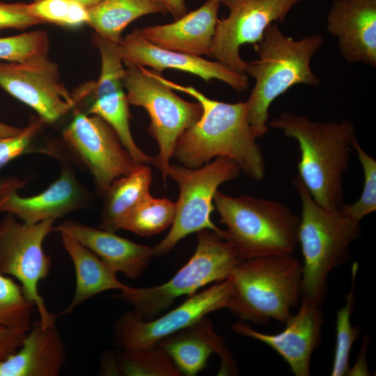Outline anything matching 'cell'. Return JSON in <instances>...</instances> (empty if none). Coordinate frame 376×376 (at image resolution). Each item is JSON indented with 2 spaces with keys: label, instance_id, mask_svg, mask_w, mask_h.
Wrapping results in <instances>:
<instances>
[{
  "label": "cell",
  "instance_id": "cell-9",
  "mask_svg": "<svg viewBox=\"0 0 376 376\" xmlns=\"http://www.w3.org/2000/svg\"><path fill=\"white\" fill-rule=\"evenodd\" d=\"M238 164L227 157H217L205 165L189 169L170 164L168 178L178 185L180 195L175 203V216L171 228L157 245L152 247L154 257L169 252L181 240L198 231L208 229L224 234L211 220L214 198L218 187L240 174Z\"/></svg>",
  "mask_w": 376,
  "mask_h": 376
},
{
  "label": "cell",
  "instance_id": "cell-33",
  "mask_svg": "<svg viewBox=\"0 0 376 376\" xmlns=\"http://www.w3.org/2000/svg\"><path fill=\"white\" fill-rule=\"evenodd\" d=\"M353 150L363 171L364 182L359 198L352 204H343L340 210L356 221L376 210V161L361 148L357 139L353 142Z\"/></svg>",
  "mask_w": 376,
  "mask_h": 376
},
{
  "label": "cell",
  "instance_id": "cell-17",
  "mask_svg": "<svg viewBox=\"0 0 376 376\" xmlns=\"http://www.w3.org/2000/svg\"><path fill=\"white\" fill-rule=\"evenodd\" d=\"M123 64L126 66L150 67L162 72L173 69L195 75L205 81L213 79L228 84L237 92L247 89L249 79L246 73L236 72L216 61L189 55L157 47L144 39L139 28H134L118 43Z\"/></svg>",
  "mask_w": 376,
  "mask_h": 376
},
{
  "label": "cell",
  "instance_id": "cell-23",
  "mask_svg": "<svg viewBox=\"0 0 376 376\" xmlns=\"http://www.w3.org/2000/svg\"><path fill=\"white\" fill-rule=\"evenodd\" d=\"M67 358L56 324L43 327L32 322L17 351L0 360V376H57Z\"/></svg>",
  "mask_w": 376,
  "mask_h": 376
},
{
  "label": "cell",
  "instance_id": "cell-29",
  "mask_svg": "<svg viewBox=\"0 0 376 376\" xmlns=\"http://www.w3.org/2000/svg\"><path fill=\"white\" fill-rule=\"evenodd\" d=\"M358 263H354L352 269V284L346 295L345 303L337 311L336 329V347L331 370V376L347 375L350 366V355L352 345L358 338L361 329L353 326L351 315L355 305L354 283L358 272Z\"/></svg>",
  "mask_w": 376,
  "mask_h": 376
},
{
  "label": "cell",
  "instance_id": "cell-2",
  "mask_svg": "<svg viewBox=\"0 0 376 376\" xmlns=\"http://www.w3.org/2000/svg\"><path fill=\"white\" fill-rule=\"evenodd\" d=\"M268 127L297 141L298 176L314 201L327 210H340L344 204L343 178L357 139L353 123L347 120L315 121L284 111L269 121Z\"/></svg>",
  "mask_w": 376,
  "mask_h": 376
},
{
  "label": "cell",
  "instance_id": "cell-11",
  "mask_svg": "<svg viewBox=\"0 0 376 376\" xmlns=\"http://www.w3.org/2000/svg\"><path fill=\"white\" fill-rule=\"evenodd\" d=\"M232 292L229 277L196 292L177 308L158 318L143 320L134 311L122 315L114 324V338L122 351L156 345L164 338L199 322L210 313L227 308Z\"/></svg>",
  "mask_w": 376,
  "mask_h": 376
},
{
  "label": "cell",
  "instance_id": "cell-19",
  "mask_svg": "<svg viewBox=\"0 0 376 376\" xmlns=\"http://www.w3.org/2000/svg\"><path fill=\"white\" fill-rule=\"evenodd\" d=\"M327 21L347 62L376 66V0H334Z\"/></svg>",
  "mask_w": 376,
  "mask_h": 376
},
{
  "label": "cell",
  "instance_id": "cell-40",
  "mask_svg": "<svg viewBox=\"0 0 376 376\" xmlns=\"http://www.w3.org/2000/svg\"><path fill=\"white\" fill-rule=\"evenodd\" d=\"M22 128L7 125L0 121V137L10 136L19 133Z\"/></svg>",
  "mask_w": 376,
  "mask_h": 376
},
{
  "label": "cell",
  "instance_id": "cell-16",
  "mask_svg": "<svg viewBox=\"0 0 376 376\" xmlns=\"http://www.w3.org/2000/svg\"><path fill=\"white\" fill-rule=\"evenodd\" d=\"M324 323L320 306L301 299L298 311L292 313L285 322V329L278 334L258 331L242 321L231 326L236 334L257 340L273 349L295 376H308L312 355L321 340Z\"/></svg>",
  "mask_w": 376,
  "mask_h": 376
},
{
  "label": "cell",
  "instance_id": "cell-30",
  "mask_svg": "<svg viewBox=\"0 0 376 376\" xmlns=\"http://www.w3.org/2000/svg\"><path fill=\"white\" fill-rule=\"evenodd\" d=\"M34 307L20 284L0 273V325L28 331Z\"/></svg>",
  "mask_w": 376,
  "mask_h": 376
},
{
  "label": "cell",
  "instance_id": "cell-27",
  "mask_svg": "<svg viewBox=\"0 0 376 376\" xmlns=\"http://www.w3.org/2000/svg\"><path fill=\"white\" fill-rule=\"evenodd\" d=\"M175 216V203L169 198L147 196L121 222L120 230L141 236L163 232L172 225Z\"/></svg>",
  "mask_w": 376,
  "mask_h": 376
},
{
  "label": "cell",
  "instance_id": "cell-6",
  "mask_svg": "<svg viewBox=\"0 0 376 376\" xmlns=\"http://www.w3.org/2000/svg\"><path fill=\"white\" fill-rule=\"evenodd\" d=\"M214 205L240 260L292 254L298 245L300 217L282 202L217 191Z\"/></svg>",
  "mask_w": 376,
  "mask_h": 376
},
{
  "label": "cell",
  "instance_id": "cell-1",
  "mask_svg": "<svg viewBox=\"0 0 376 376\" xmlns=\"http://www.w3.org/2000/svg\"><path fill=\"white\" fill-rule=\"evenodd\" d=\"M157 73L163 83L194 97L202 108L200 118L176 143L173 156L180 164L196 169L214 157H227L253 180L264 179L265 159L248 120L246 101L231 104L212 100L191 86L180 85Z\"/></svg>",
  "mask_w": 376,
  "mask_h": 376
},
{
  "label": "cell",
  "instance_id": "cell-34",
  "mask_svg": "<svg viewBox=\"0 0 376 376\" xmlns=\"http://www.w3.org/2000/svg\"><path fill=\"white\" fill-rule=\"evenodd\" d=\"M45 123L39 116L33 117L28 125L15 135L0 137V170L9 162L24 153L36 134Z\"/></svg>",
  "mask_w": 376,
  "mask_h": 376
},
{
  "label": "cell",
  "instance_id": "cell-13",
  "mask_svg": "<svg viewBox=\"0 0 376 376\" xmlns=\"http://www.w3.org/2000/svg\"><path fill=\"white\" fill-rule=\"evenodd\" d=\"M63 137L88 167L97 189L104 195L115 180L137 165L114 130L97 115L76 111Z\"/></svg>",
  "mask_w": 376,
  "mask_h": 376
},
{
  "label": "cell",
  "instance_id": "cell-14",
  "mask_svg": "<svg viewBox=\"0 0 376 376\" xmlns=\"http://www.w3.org/2000/svg\"><path fill=\"white\" fill-rule=\"evenodd\" d=\"M0 87L52 123L77 104L48 56L24 62L0 61Z\"/></svg>",
  "mask_w": 376,
  "mask_h": 376
},
{
  "label": "cell",
  "instance_id": "cell-38",
  "mask_svg": "<svg viewBox=\"0 0 376 376\" xmlns=\"http://www.w3.org/2000/svg\"><path fill=\"white\" fill-rule=\"evenodd\" d=\"M175 20L187 13L185 0H159Z\"/></svg>",
  "mask_w": 376,
  "mask_h": 376
},
{
  "label": "cell",
  "instance_id": "cell-36",
  "mask_svg": "<svg viewBox=\"0 0 376 376\" xmlns=\"http://www.w3.org/2000/svg\"><path fill=\"white\" fill-rule=\"evenodd\" d=\"M27 331L0 325V360L15 353Z\"/></svg>",
  "mask_w": 376,
  "mask_h": 376
},
{
  "label": "cell",
  "instance_id": "cell-24",
  "mask_svg": "<svg viewBox=\"0 0 376 376\" xmlns=\"http://www.w3.org/2000/svg\"><path fill=\"white\" fill-rule=\"evenodd\" d=\"M59 233L63 248L72 261L76 281L71 302L58 317L70 314L79 305L102 292L128 287L117 279L116 272L72 235Z\"/></svg>",
  "mask_w": 376,
  "mask_h": 376
},
{
  "label": "cell",
  "instance_id": "cell-4",
  "mask_svg": "<svg viewBox=\"0 0 376 376\" xmlns=\"http://www.w3.org/2000/svg\"><path fill=\"white\" fill-rule=\"evenodd\" d=\"M302 265L292 254L240 260L229 278L227 308L242 322H285L301 299Z\"/></svg>",
  "mask_w": 376,
  "mask_h": 376
},
{
  "label": "cell",
  "instance_id": "cell-31",
  "mask_svg": "<svg viewBox=\"0 0 376 376\" xmlns=\"http://www.w3.org/2000/svg\"><path fill=\"white\" fill-rule=\"evenodd\" d=\"M28 10L45 23L63 27H78L88 20L87 9L72 0H35L28 3Z\"/></svg>",
  "mask_w": 376,
  "mask_h": 376
},
{
  "label": "cell",
  "instance_id": "cell-35",
  "mask_svg": "<svg viewBox=\"0 0 376 376\" xmlns=\"http://www.w3.org/2000/svg\"><path fill=\"white\" fill-rule=\"evenodd\" d=\"M44 23L40 19L30 14L28 3L0 2V30H22Z\"/></svg>",
  "mask_w": 376,
  "mask_h": 376
},
{
  "label": "cell",
  "instance_id": "cell-5",
  "mask_svg": "<svg viewBox=\"0 0 376 376\" xmlns=\"http://www.w3.org/2000/svg\"><path fill=\"white\" fill-rule=\"evenodd\" d=\"M293 184L301 213L299 243L304 258L301 299L321 306L331 272L350 257L351 244L360 236V222L340 209L329 211L320 206L297 175Z\"/></svg>",
  "mask_w": 376,
  "mask_h": 376
},
{
  "label": "cell",
  "instance_id": "cell-26",
  "mask_svg": "<svg viewBox=\"0 0 376 376\" xmlns=\"http://www.w3.org/2000/svg\"><path fill=\"white\" fill-rule=\"evenodd\" d=\"M87 10V24L97 35L113 43L119 42L123 30L139 17L168 13L159 0H102Z\"/></svg>",
  "mask_w": 376,
  "mask_h": 376
},
{
  "label": "cell",
  "instance_id": "cell-25",
  "mask_svg": "<svg viewBox=\"0 0 376 376\" xmlns=\"http://www.w3.org/2000/svg\"><path fill=\"white\" fill-rule=\"evenodd\" d=\"M152 171L148 164H137L128 174L115 180L105 193L100 228L116 232L123 220L150 194Z\"/></svg>",
  "mask_w": 376,
  "mask_h": 376
},
{
  "label": "cell",
  "instance_id": "cell-41",
  "mask_svg": "<svg viewBox=\"0 0 376 376\" xmlns=\"http://www.w3.org/2000/svg\"><path fill=\"white\" fill-rule=\"evenodd\" d=\"M73 1H75L80 5L83 6L86 9H88L96 4H97L99 2H100L102 0H72Z\"/></svg>",
  "mask_w": 376,
  "mask_h": 376
},
{
  "label": "cell",
  "instance_id": "cell-18",
  "mask_svg": "<svg viewBox=\"0 0 376 376\" xmlns=\"http://www.w3.org/2000/svg\"><path fill=\"white\" fill-rule=\"evenodd\" d=\"M101 70L94 83L92 103L86 113L97 115L116 132L136 164L152 163V157L143 152L133 139L130 127L131 115L123 79L125 68L118 52L113 49L101 52Z\"/></svg>",
  "mask_w": 376,
  "mask_h": 376
},
{
  "label": "cell",
  "instance_id": "cell-7",
  "mask_svg": "<svg viewBox=\"0 0 376 376\" xmlns=\"http://www.w3.org/2000/svg\"><path fill=\"white\" fill-rule=\"evenodd\" d=\"M197 246L189 260L167 282L149 288L128 286L116 297L131 305L143 320L155 318L175 299L190 296L201 288L227 279L240 260L223 234L204 229L196 233Z\"/></svg>",
  "mask_w": 376,
  "mask_h": 376
},
{
  "label": "cell",
  "instance_id": "cell-3",
  "mask_svg": "<svg viewBox=\"0 0 376 376\" xmlns=\"http://www.w3.org/2000/svg\"><path fill=\"white\" fill-rule=\"evenodd\" d=\"M323 44L322 36L318 34L297 40L285 36L274 22L253 45L258 60L247 62L245 72L255 79L246 102L248 120L257 139L269 130V109L276 98L296 84H319V78L311 68V61Z\"/></svg>",
  "mask_w": 376,
  "mask_h": 376
},
{
  "label": "cell",
  "instance_id": "cell-21",
  "mask_svg": "<svg viewBox=\"0 0 376 376\" xmlns=\"http://www.w3.org/2000/svg\"><path fill=\"white\" fill-rule=\"evenodd\" d=\"M221 2L207 0L173 22L139 29L149 42L165 49L189 55L211 57V48L218 22Z\"/></svg>",
  "mask_w": 376,
  "mask_h": 376
},
{
  "label": "cell",
  "instance_id": "cell-12",
  "mask_svg": "<svg viewBox=\"0 0 376 376\" xmlns=\"http://www.w3.org/2000/svg\"><path fill=\"white\" fill-rule=\"evenodd\" d=\"M301 0H224L230 10L218 20L211 57L232 70L246 73L247 62L240 55L244 44L257 43L266 28L279 21L284 23L291 9Z\"/></svg>",
  "mask_w": 376,
  "mask_h": 376
},
{
  "label": "cell",
  "instance_id": "cell-10",
  "mask_svg": "<svg viewBox=\"0 0 376 376\" xmlns=\"http://www.w3.org/2000/svg\"><path fill=\"white\" fill-rule=\"evenodd\" d=\"M54 219L37 224L19 222L8 214L0 223V273L16 279L33 302L43 327L56 324L38 291V284L49 274L52 262L43 249L45 237L53 231Z\"/></svg>",
  "mask_w": 376,
  "mask_h": 376
},
{
  "label": "cell",
  "instance_id": "cell-8",
  "mask_svg": "<svg viewBox=\"0 0 376 376\" xmlns=\"http://www.w3.org/2000/svg\"><path fill=\"white\" fill-rule=\"evenodd\" d=\"M127 102L143 108L150 119L148 132L157 143L159 153L152 164L166 183L170 159L181 135L198 121L201 104L185 100L157 77V71L145 67L128 66L123 79Z\"/></svg>",
  "mask_w": 376,
  "mask_h": 376
},
{
  "label": "cell",
  "instance_id": "cell-20",
  "mask_svg": "<svg viewBox=\"0 0 376 376\" xmlns=\"http://www.w3.org/2000/svg\"><path fill=\"white\" fill-rule=\"evenodd\" d=\"M156 345L169 356L181 374L185 375H196L205 367L213 353L221 358L219 375H235L238 373L224 339L215 332L212 322L206 317L164 338Z\"/></svg>",
  "mask_w": 376,
  "mask_h": 376
},
{
  "label": "cell",
  "instance_id": "cell-39",
  "mask_svg": "<svg viewBox=\"0 0 376 376\" xmlns=\"http://www.w3.org/2000/svg\"><path fill=\"white\" fill-rule=\"evenodd\" d=\"M100 373L102 375H120L118 370L116 354H105L101 362Z\"/></svg>",
  "mask_w": 376,
  "mask_h": 376
},
{
  "label": "cell",
  "instance_id": "cell-37",
  "mask_svg": "<svg viewBox=\"0 0 376 376\" xmlns=\"http://www.w3.org/2000/svg\"><path fill=\"white\" fill-rule=\"evenodd\" d=\"M369 339L363 340V345L357 361L354 366L350 368L347 375H369L368 363L366 362V353L368 347Z\"/></svg>",
  "mask_w": 376,
  "mask_h": 376
},
{
  "label": "cell",
  "instance_id": "cell-15",
  "mask_svg": "<svg viewBox=\"0 0 376 376\" xmlns=\"http://www.w3.org/2000/svg\"><path fill=\"white\" fill-rule=\"evenodd\" d=\"M25 181L10 178L0 182V212H8L33 224L57 219L86 205L88 193L73 171L65 167L59 178L42 192L22 196L17 192Z\"/></svg>",
  "mask_w": 376,
  "mask_h": 376
},
{
  "label": "cell",
  "instance_id": "cell-32",
  "mask_svg": "<svg viewBox=\"0 0 376 376\" xmlns=\"http://www.w3.org/2000/svg\"><path fill=\"white\" fill-rule=\"evenodd\" d=\"M49 49L48 34L42 30L0 38V60L24 62L47 56Z\"/></svg>",
  "mask_w": 376,
  "mask_h": 376
},
{
  "label": "cell",
  "instance_id": "cell-28",
  "mask_svg": "<svg viewBox=\"0 0 376 376\" xmlns=\"http://www.w3.org/2000/svg\"><path fill=\"white\" fill-rule=\"evenodd\" d=\"M120 375L180 376L181 373L169 356L159 346L153 345L116 354Z\"/></svg>",
  "mask_w": 376,
  "mask_h": 376
},
{
  "label": "cell",
  "instance_id": "cell-22",
  "mask_svg": "<svg viewBox=\"0 0 376 376\" xmlns=\"http://www.w3.org/2000/svg\"><path fill=\"white\" fill-rule=\"evenodd\" d=\"M53 231L70 234L114 272L138 279L154 257L152 247L132 242L115 232L65 221Z\"/></svg>",
  "mask_w": 376,
  "mask_h": 376
},
{
  "label": "cell",
  "instance_id": "cell-42",
  "mask_svg": "<svg viewBox=\"0 0 376 376\" xmlns=\"http://www.w3.org/2000/svg\"><path fill=\"white\" fill-rule=\"evenodd\" d=\"M215 1H219V2L222 3L224 0H215Z\"/></svg>",
  "mask_w": 376,
  "mask_h": 376
}]
</instances>
